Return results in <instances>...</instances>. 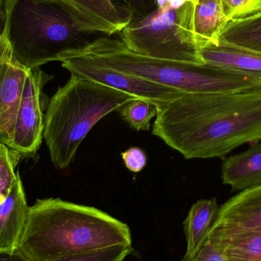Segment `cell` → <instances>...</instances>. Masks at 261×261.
<instances>
[{
	"label": "cell",
	"instance_id": "4",
	"mask_svg": "<svg viewBox=\"0 0 261 261\" xmlns=\"http://www.w3.org/2000/svg\"><path fill=\"white\" fill-rule=\"evenodd\" d=\"M99 64L185 93H232L261 89V81L205 64L158 59L130 50L121 40L99 36L78 50Z\"/></svg>",
	"mask_w": 261,
	"mask_h": 261
},
{
	"label": "cell",
	"instance_id": "26",
	"mask_svg": "<svg viewBox=\"0 0 261 261\" xmlns=\"http://www.w3.org/2000/svg\"><path fill=\"white\" fill-rule=\"evenodd\" d=\"M0 261H32L18 250L15 251H0Z\"/></svg>",
	"mask_w": 261,
	"mask_h": 261
},
{
	"label": "cell",
	"instance_id": "28",
	"mask_svg": "<svg viewBox=\"0 0 261 261\" xmlns=\"http://www.w3.org/2000/svg\"><path fill=\"white\" fill-rule=\"evenodd\" d=\"M169 0H155L156 8H163L168 4Z\"/></svg>",
	"mask_w": 261,
	"mask_h": 261
},
{
	"label": "cell",
	"instance_id": "5",
	"mask_svg": "<svg viewBox=\"0 0 261 261\" xmlns=\"http://www.w3.org/2000/svg\"><path fill=\"white\" fill-rule=\"evenodd\" d=\"M136 98L71 74L49 100L44 115L43 136L52 164L61 170L67 168L93 127Z\"/></svg>",
	"mask_w": 261,
	"mask_h": 261
},
{
	"label": "cell",
	"instance_id": "1",
	"mask_svg": "<svg viewBox=\"0 0 261 261\" xmlns=\"http://www.w3.org/2000/svg\"><path fill=\"white\" fill-rule=\"evenodd\" d=\"M158 107L152 134L187 159L225 158L261 141V89L184 93Z\"/></svg>",
	"mask_w": 261,
	"mask_h": 261
},
{
	"label": "cell",
	"instance_id": "14",
	"mask_svg": "<svg viewBox=\"0 0 261 261\" xmlns=\"http://www.w3.org/2000/svg\"><path fill=\"white\" fill-rule=\"evenodd\" d=\"M222 179L233 191H243L260 186V143H252L245 151L226 158L222 164Z\"/></svg>",
	"mask_w": 261,
	"mask_h": 261
},
{
	"label": "cell",
	"instance_id": "21",
	"mask_svg": "<svg viewBox=\"0 0 261 261\" xmlns=\"http://www.w3.org/2000/svg\"><path fill=\"white\" fill-rule=\"evenodd\" d=\"M227 16L231 20L247 18L261 12V0H222Z\"/></svg>",
	"mask_w": 261,
	"mask_h": 261
},
{
	"label": "cell",
	"instance_id": "25",
	"mask_svg": "<svg viewBox=\"0 0 261 261\" xmlns=\"http://www.w3.org/2000/svg\"><path fill=\"white\" fill-rule=\"evenodd\" d=\"M12 61L10 46L3 34L0 35V65Z\"/></svg>",
	"mask_w": 261,
	"mask_h": 261
},
{
	"label": "cell",
	"instance_id": "13",
	"mask_svg": "<svg viewBox=\"0 0 261 261\" xmlns=\"http://www.w3.org/2000/svg\"><path fill=\"white\" fill-rule=\"evenodd\" d=\"M27 69L12 61L0 65V143H4L18 113Z\"/></svg>",
	"mask_w": 261,
	"mask_h": 261
},
{
	"label": "cell",
	"instance_id": "6",
	"mask_svg": "<svg viewBox=\"0 0 261 261\" xmlns=\"http://www.w3.org/2000/svg\"><path fill=\"white\" fill-rule=\"evenodd\" d=\"M193 0L178 9H173L168 3L150 13L134 17L132 22L119 32V40L140 55L204 64L193 32Z\"/></svg>",
	"mask_w": 261,
	"mask_h": 261
},
{
	"label": "cell",
	"instance_id": "20",
	"mask_svg": "<svg viewBox=\"0 0 261 261\" xmlns=\"http://www.w3.org/2000/svg\"><path fill=\"white\" fill-rule=\"evenodd\" d=\"M21 155L0 143V203L6 198L16 179L15 171Z\"/></svg>",
	"mask_w": 261,
	"mask_h": 261
},
{
	"label": "cell",
	"instance_id": "12",
	"mask_svg": "<svg viewBox=\"0 0 261 261\" xmlns=\"http://www.w3.org/2000/svg\"><path fill=\"white\" fill-rule=\"evenodd\" d=\"M205 64L242 73L261 81V53L239 46L219 42L203 44L199 49Z\"/></svg>",
	"mask_w": 261,
	"mask_h": 261
},
{
	"label": "cell",
	"instance_id": "23",
	"mask_svg": "<svg viewBox=\"0 0 261 261\" xmlns=\"http://www.w3.org/2000/svg\"><path fill=\"white\" fill-rule=\"evenodd\" d=\"M188 261H228L222 250L208 240H205L197 254Z\"/></svg>",
	"mask_w": 261,
	"mask_h": 261
},
{
	"label": "cell",
	"instance_id": "3",
	"mask_svg": "<svg viewBox=\"0 0 261 261\" xmlns=\"http://www.w3.org/2000/svg\"><path fill=\"white\" fill-rule=\"evenodd\" d=\"M4 12L2 34L12 61L27 70L84 50L99 37L83 30L62 0H6Z\"/></svg>",
	"mask_w": 261,
	"mask_h": 261
},
{
	"label": "cell",
	"instance_id": "22",
	"mask_svg": "<svg viewBox=\"0 0 261 261\" xmlns=\"http://www.w3.org/2000/svg\"><path fill=\"white\" fill-rule=\"evenodd\" d=\"M124 164L132 173H138L145 167L147 156L145 152L138 147H132L122 153Z\"/></svg>",
	"mask_w": 261,
	"mask_h": 261
},
{
	"label": "cell",
	"instance_id": "16",
	"mask_svg": "<svg viewBox=\"0 0 261 261\" xmlns=\"http://www.w3.org/2000/svg\"><path fill=\"white\" fill-rule=\"evenodd\" d=\"M229 21L222 0H193V32L200 47L208 43L218 44Z\"/></svg>",
	"mask_w": 261,
	"mask_h": 261
},
{
	"label": "cell",
	"instance_id": "10",
	"mask_svg": "<svg viewBox=\"0 0 261 261\" xmlns=\"http://www.w3.org/2000/svg\"><path fill=\"white\" fill-rule=\"evenodd\" d=\"M80 27L93 35L111 37L132 22L134 12L114 0H62Z\"/></svg>",
	"mask_w": 261,
	"mask_h": 261
},
{
	"label": "cell",
	"instance_id": "24",
	"mask_svg": "<svg viewBox=\"0 0 261 261\" xmlns=\"http://www.w3.org/2000/svg\"><path fill=\"white\" fill-rule=\"evenodd\" d=\"M118 4L128 8L134 12V17L148 14L147 11L155 4V0H119Z\"/></svg>",
	"mask_w": 261,
	"mask_h": 261
},
{
	"label": "cell",
	"instance_id": "15",
	"mask_svg": "<svg viewBox=\"0 0 261 261\" xmlns=\"http://www.w3.org/2000/svg\"><path fill=\"white\" fill-rule=\"evenodd\" d=\"M219 210L216 198L200 199L193 204L184 222L187 248L185 255L179 261L190 260L197 254L208 237Z\"/></svg>",
	"mask_w": 261,
	"mask_h": 261
},
{
	"label": "cell",
	"instance_id": "9",
	"mask_svg": "<svg viewBox=\"0 0 261 261\" xmlns=\"http://www.w3.org/2000/svg\"><path fill=\"white\" fill-rule=\"evenodd\" d=\"M261 230V185L243 190L219 207L208 239L222 245Z\"/></svg>",
	"mask_w": 261,
	"mask_h": 261
},
{
	"label": "cell",
	"instance_id": "27",
	"mask_svg": "<svg viewBox=\"0 0 261 261\" xmlns=\"http://www.w3.org/2000/svg\"><path fill=\"white\" fill-rule=\"evenodd\" d=\"M190 0H169V5L173 9H178L187 4Z\"/></svg>",
	"mask_w": 261,
	"mask_h": 261
},
{
	"label": "cell",
	"instance_id": "8",
	"mask_svg": "<svg viewBox=\"0 0 261 261\" xmlns=\"http://www.w3.org/2000/svg\"><path fill=\"white\" fill-rule=\"evenodd\" d=\"M51 79L53 76L47 74L40 67L28 70L15 122L3 143L21 156L35 154L42 142V91L44 84Z\"/></svg>",
	"mask_w": 261,
	"mask_h": 261
},
{
	"label": "cell",
	"instance_id": "19",
	"mask_svg": "<svg viewBox=\"0 0 261 261\" xmlns=\"http://www.w3.org/2000/svg\"><path fill=\"white\" fill-rule=\"evenodd\" d=\"M158 102L136 98L125 104L119 112L122 119L135 130H147L150 121L158 113Z\"/></svg>",
	"mask_w": 261,
	"mask_h": 261
},
{
	"label": "cell",
	"instance_id": "18",
	"mask_svg": "<svg viewBox=\"0 0 261 261\" xmlns=\"http://www.w3.org/2000/svg\"><path fill=\"white\" fill-rule=\"evenodd\" d=\"M216 245L222 250L228 261H261V230L238 238L225 245Z\"/></svg>",
	"mask_w": 261,
	"mask_h": 261
},
{
	"label": "cell",
	"instance_id": "11",
	"mask_svg": "<svg viewBox=\"0 0 261 261\" xmlns=\"http://www.w3.org/2000/svg\"><path fill=\"white\" fill-rule=\"evenodd\" d=\"M30 207L19 173L0 203V251H15L24 231Z\"/></svg>",
	"mask_w": 261,
	"mask_h": 261
},
{
	"label": "cell",
	"instance_id": "29",
	"mask_svg": "<svg viewBox=\"0 0 261 261\" xmlns=\"http://www.w3.org/2000/svg\"><path fill=\"white\" fill-rule=\"evenodd\" d=\"M5 3H6V0H0V13L5 8Z\"/></svg>",
	"mask_w": 261,
	"mask_h": 261
},
{
	"label": "cell",
	"instance_id": "2",
	"mask_svg": "<svg viewBox=\"0 0 261 261\" xmlns=\"http://www.w3.org/2000/svg\"><path fill=\"white\" fill-rule=\"evenodd\" d=\"M127 224L95 207L59 198L30 207L17 250L32 261H56L117 245H132Z\"/></svg>",
	"mask_w": 261,
	"mask_h": 261
},
{
	"label": "cell",
	"instance_id": "17",
	"mask_svg": "<svg viewBox=\"0 0 261 261\" xmlns=\"http://www.w3.org/2000/svg\"><path fill=\"white\" fill-rule=\"evenodd\" d=\"M219 41L261 53V12L231 20L220 34Z\"/></svg>",
	"mask_w": 261,
	"mask_h": 261
},
{
	"label": "cell",
	"instance_id": "7",
	"mask_svg": "<svg viewBox=\"0 0 261 261\" xmlns=\"http://www.w3.org/2000/svg\"><path fill=\"white\" fill-rule=\"evenodd\" d=\"M58 61L72 75L120 90L135 97L161 102L176 99L185 93L118 71L81 52L64 54Z\"/></svg>",
	"mask_w": 261,
	"mask_h": 261
}]
</instances>
